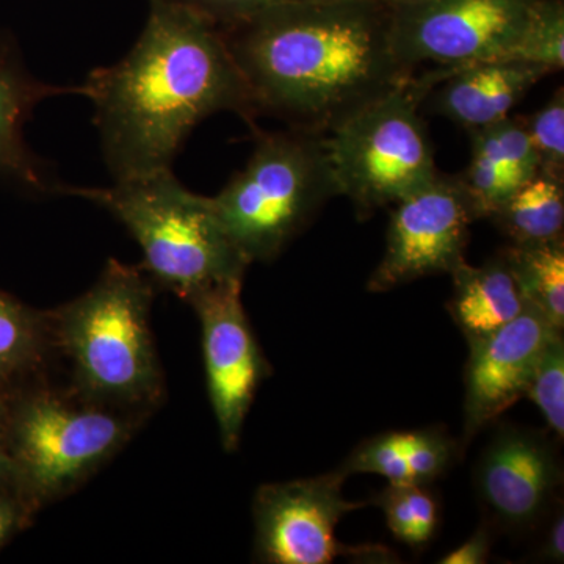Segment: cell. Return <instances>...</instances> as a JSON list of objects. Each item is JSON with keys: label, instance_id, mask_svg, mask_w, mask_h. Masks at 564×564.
<instances>
[{"label": "cell", "instance_id": "5bb4252c", "mask_svg": "<svg viewBox=\"0 0 564 564\" xmlns=\"http://www.w3.org/2000/svg\"><path fill=\"white\" fill-rule=\"evenodd\" d=\"M547 74L551 70L543 66L507 58L447 68L445 79L434 87L433 104L448 120L474 131L510 117L516 104Z\"/></svg>", "mask_w": 564, "mask_h": 564}, {"label": "cell", "instance_id": "cb8c5ba5", "mask_svg": "<svg viewBox=\"0 0 564 564\" xmlns=\"http://www.w3.org/2000/svg\"><path fill=\"white\" fill-rule=\"evenodd\" d=\"M408 432L378 434L359 444L345 459V474H377L389 484H410L406 458Z\"/></svg>", "mask_w": 564, "mask_h": 564}, {"label": "cell", "instance_id": "3957f363", "mask_svg": "<svg viewBox=\"0 0 564 564\" xmlns=\"http://www.w3.org/2000/svg\"><path fill=\"white\" fill-rule=\"evenodd\" d=\"M154 281L110 259L87 292L50 315L55 358L69 367L68 388L91 402L150 417L165 399L151 332Z\"/></svg>", "mask_w": 564, "mask_h": 564}, {"label": "cell", "instance_id": "603a6c76", "mask_svg": "<svg viewBox=\"0 0 564 564\" xmlns=\"http://www.w3.org/2000/svg\"><path fill=\"white\" fill-rule=\"evenodd\" d=\"M480 131L514 191L540 172V163L527 133L524 120L507 117L480 128Z\"/></svg>", "mask_w": 564, "mask_h": 564}, {"label": "cell", "instance_id": "4316f807", "mask_svg": "<svg viewBox=\"0 0 564 564\" xmlns=\"http://www.w3.org/2000/svg\"><path fill=\"white\" fill-rule=\"evenodd\" d=\"M209 20L218 29L245 24L263 11L288 0H174Z\"/></svg>", "mask_w": 564, "mask_h": 564}, {"label": "cell", "instance_id": "d4e9b609", "mask_svg": "<svg viewBox=\"0 0 564 564\" xmlns=\"http://www.w3.org/2000/svg\"><path fill=\"white\" fill-rule=\"evenodd\" d=\"M540 172L562 176L564 172V93L556 90L545 106L524 120Z\"/></svg>", "mask_w": 564, "mask_h": 564}, {"label": "cell", "instance_id": "ac0fdd59", "mask_svg": "<svg viewBox=\"0 0 564 564\" xmlns=\"http://www.w3.org/2000/svg\"><path fill=\"white\" fill-rule=\"evenodd\" d=\"M511 243H538L563 237V177L538 172L491 214Z\"/></svg>", "mask_w": 564, "mask_h": 564}, {"label": "cell", "instance_id": "4fadbf2b", "mask_svg": "<svg viewBox=\"0 0 564 564\" xmlns=\"http://www.w3.org/2000/svg\"><path fill=\"white\" fill-rule=\"evenodd\" d=\"M562 469L545 434L503 426L485 448L475 486L486 511L508 530L530 529L551 507Z\"/></svg>", "mask_w": 564, "mask_h": 564}, {"label": "cell", "instance_id": "277c9868", "mask_svg": "<svg viewBox=\"0 0 564 564\" xmlns=\"http://www.w3.org/2000/svg\"><path fill=\"white\" fill-rule=\"evenodd\" d=\"M63 192L122 223L143 251L144 272L185 303L215 285L243 281L250 267L223 228L210 196L188 191L172 170Z\"/></svg>", "mask_w": 564, "mask_h": 564}, {"label": "cell", "instance_id": "2e32d148", "mask_svg": "<svg viewBox=\"0 0 564 564\" xmlns=\"http://www.w3.org/2000/svg\"><path fill=\"white\" fill-rule=\"evenodd\" d=\"M448 313L469 340L488 336L524 313L527 304L502 252L484 265L464 262L452 273Z\"/></svg>", "mask_w": 564, "mask_h": 564}, {"label": "cell", "instance_id": "6da1fadb", "mask_svg": "<svg viewBox=\"0 0 564 564\" xmlns=\"http://www.w3.org/2000/svg\"><path fill=\"white\" fill-rule=\"evenodd\" d=\"M79 91L93 104L115 181L172 170L193 129L212 115L259 117L220 29L174 0H150L132 50L93 70Z\"/></svg>", "mask_w": 564, "mask_h": 564}, {"label": "cell", "instance_id": "f546056e", "mask_svg": "<svg viewBox=\"0 0 564 564\" xmlns=\"http://www.w3.org/2000/svg\"><path fill=\"white\" fill-rule=\"evenodd\" d=\"M540 556L547 562L562 563L564 558V516L562 507L556 511L547 533H545L544 543L541 545Z\"/></svg>", "mask_w": 564, "mask_h": 564}, {"label": "cell", "instance_id": "7402d4cb", "mask_svg": "<svg viewBox=\"0 0 564 564\" xmlns=\"http://www.w3.org/2000/svg\"><path fill=\"white\" fill-rule=\"evenodd\" d=\"M525 397L543 414L549 429L562 440L564 434V340L556 334L545 345L534 366Z\"/></svg>", "mask_w": 564, "mask_h": 564}, {"label": "cell", "instance_id": "83f0119b", "mask_svg": "<svg viewBox=\"0 0 564 564\" xmlns=\"http://www.w3.org/2000/svg\"><path fill=\"white\" fill-rule=\"evenodd\" d=\"M33 516L17 494L0 489V551L29 525Z\"/></svg>", "mask_w": 564, "mask_h": 564}, {"label": "cell", "instance_id": "52a82bcc", "mask_svg": "<svg viewBox=\"0 0 564 564\" xmlns=\"http://www.w3.org/2000/svg\"><path fill=\"white\" fill-rule=\"evenodd\" d=\"M447 76L426 69L356 110L325 137L339 195L359 217L393 206L437 174L421 106Z\"/></svg>", "mask_w": 564, "mask_h": 564}, {"label": "cell", "instance_id": "e0dca14e", "mask_svg": "<svg viewBox=\"0 0 564 564\" xmlns=\"http://www.w3.org/2000/svg\"><path fill=\"white\" fill-rule=\"evenodd\" d=\"M54 359L47 311L0 292V392L46 380Z\"/></svg>", "mask_w": 564, "mask_h": 564}, {"label": "cell", "instance_id": "d6986e66", "mask_svg": "<svg viewBox=\"0 0 564 564\" xmlns=\"http://www.w3.org/2000/svg\"><path fill=\"white\" fill-rule=\"evenodd\" d=\"M502 256L527 304L536 307L555 328L563 332V237L549 242L511 243Z\"/></svg>", "mask_w": 564, "mask_h": 564}, {"label": "cell", "instance_id": "8992f818", "mask_svg": "<svg viewBox=\"0 0 564 564\" xmlns=\"http://www.w3.org/2000/svg\"><path fill=\"white\" fill-rule=\"evenodd\" d=\"M339 195L323 133L261 132L247 165L210 196L248 263L272 262Z\"/></svg>", "mask_w": 564, "mask_h": 564}, {"label": "cell", "instance_id": "4dcf8cb0", "mask_svg": "<svg viewBox=\"0 0 564 564\" xmlns=\"http://www.w3.org/2000/svg\"><path fill=\"white\" fill-rule=\"evenodd\" d=\"M0 489L14 492L13 469H11L9 454V436H7V395L2 392H0Z\"/></svg>", "mask_w": 564, "mask_h": 564}, {"label": "cell", "instance_id": "484cf974", "mask_svg": "<svg viewBox=\"0 0 564 564\" xmlns=\"http://www.w3.org/2000/svg\"><path fill=\"white\" fill-rule=\"evenodd\" d=\"M458 445L447 433L429 429L408 432L406 458L411 485L426 486L451 467Z\"/></svg>", "mask_w": 564, "mask_h": 564}, {"label": "cell", "instance_id": "30bf717a", "mask_svg": "<svg viewBox=\"0 0 564 564\" xmlns=\"http://www.w3.org/2000/svg\"><path fill=\"white\" fill-rule=\"evenodd\" d=\"M481 215L459 176L437 173L393 204L383 259L370 292H388L433 274H452L466 262L470 226Z\"/></svg>", "mask_w": 564, "mask_h": 564}, {"label": "cell", "instance_id": "ffe728a7", "mask_svg": "<svg viewBox=\"0 0 564 564\" xmlns=\"http://www.w3.org/2000/svg\"><path fill=\"white\" fill-rule=\"evenodd\" d=\"M375 503L383 510L393 536L411 547H421L436 533L440 505L425 486L389 484Z\"/></svg>", "mask_w": 564, "mask_h": 564}, {"label": "cell", "instance_id": "ba28073f", "mask_svg": "<svg viewBox=\"0 0 564 564\" xmlns=\"http://www.w3.org/2000/svg\"><path fill=\"white\" fill-rule=\"evenodd\" d=\"M536 0H411L389 7L404 68H458L508 58Z\"/></svg>", "mask_w": 564, "mask_h": 564}, {"label": "cell", "instance_id": "1f68e13d", "mask_svg": "<svg viewBox=\"0 0 564 564\" xmlns=\"http://www.w3.org/2000/svg\"><path fill=\"white\" fill-rule=\"evenodd\" d=\"M373 2L383 3L386 7L397 6V3L411 2V0H373Z\"/></svg>", "mask_w": 564, "mask_h": 564}, {"label": "cell", "instance_id": "5b68a950", "mask_svg": "<svg viewBox=\"0 0 564 564\" xmlns=\"http://www.w3.org/2000/svg\"><path fill=\"white\" fill-rule=\"evenodd\" d=\"M147 419L91 402L47 378L7 393L14 492L39 513L98 473Z\"/></svg>", "mask_w": 564, "mask_h": 564}, {"label": "cell", "instance_id": "9a60e30c", "mask_svg": "<svg viewBox=\"0 0 564 564\" xmlns=\"http://www.w3.org/2000/svg\"><path fill=\"white\" fill-rule=\"evenodd\" d=\"M68 93L44 84L0 52V176L35 193L62 192L25 143V122L46 99Z\"/></svg>", "mask_w": 564, "mask_h": 564}, {"label": "cell", "instance_id": "8fae6325", "mask_svg": "<svg viewBox=\"0 0 564 564\" xmlns=\"http://www.w3.org/2000/svg\"><path fill=\"white\" fill-rule=\"evenodd\" d=\"M242 288L243 281L225 282L188 302L202 325L207 391L226 452L239 447L256 392L270 373L245 313Z\"/></svg>", "mask_w": 564, "mask_h": 564}, {"label": "cell", "instance_id": "7c38bea8", "mask_svg": "<svg viewBox=\"0 0 564 564\" xmlns=\"http://www.w3.org/2000/svg\"><path fill=\"white\" fill-rule=\"evenodd\" d=\"M560 333L563 332L529 304L524 313L502 328L467 343L463 447L525 397L541 351Z\"/></svg>", "mask_w": 564, "mask_h": 564}, {"label": "cell", "instance_id": "44dd1931", "mask_svg": "<svg viewBox=\"0 0 564 564\" xmlns=\"http://www.w3.org/2000/svg\"><path fill=\"white\" fill-rule=\"evenodd\" d=\"M507 61L532 63L551 70L564 65L563 0H536L518 43Z\"/></svg>", "mask_w": 564, "mask_h": 564}, {"label": "cell", "instance_id": "f1b7e54d", "mask_svg": "<svg viewBox=\"0 0 564 564\" xmlns=\"http://www.w3.org/2000/svg\"><path fill=\"white\" fill-rule=\"evenodd\" d=\"M492 549V529L489 524H484L475 530L469 540L464 541L462 545L444 555L440 563L443 564H481L488 562Z\"/></svg>", "mask_w": 564, "mask_h": 564}, {"label": "cell", "instance_id": "7a4b0ae2", "mask_svg": "<svg viewBox=\"0 0 564 564\" xmlns=\"http://www.w3.org/2000/svg\"><path fill=\"white\" fill-rule=\"evenodd\" d=\"M221 32L258 115L303 131H332L414 74L373 0H288Z\"/></svg>", "mask_w": 564, "mask_h": 564}, {"label": "cell", "instance_id": "9c48e42d", "mask_svg": "<svg viewBox=\"0 0 564 564\" xmlns=\"http://www.w3.org/2000/svg\"><path fill=\"white\" fill-rule=\"evenodd\" d=\"M343 469L302 480L267 484L252 502L256 558L267 564H328L337 556L383 560L378 545H347L336 538L340 519L362 508L345 499Z\"/></svg>", "mask_w": 564, "mask_h": 564}]
</instances>
